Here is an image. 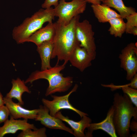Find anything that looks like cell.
Here are the masks:
<instances>
[{
  "label": "cell",
  "instance_id": "cell-16",
  "mask_svg": "<svg viewBox=\"0 0 137 137\" xmlns=\"http://www.w3.org/2000/svg\"><path fill=\"white\" fill-rule=\"evenodd\" d=\"M91 7L95 17L100 23L108 22L112 18L121 17L119 14L104 4H92Z\"/></svg>",
  "mask_w": 137,
  "mask_h": 137
},
{
  "label": "cell",
  "instance_id": "cell-3",
  "mask_svg": "<svg viewBox=\"0 0 137 137\" xmlns=\"http://www.w3.org/2000/svg\"><path fill=\"white\" fill-rule=\"evenodd\" d=\"M58 64L48 69L34 72L25 81V83H31L40 79L47 80L49 85L45 94L46 96L56 92L67 91L73 84V77H64L60 72L65 68V65L63 64L59 65Z\"/></svg>",
  "mask_w": 137,
  "mask_h": 137
},
{
  "label": "cell",
  "instance_id": "cell-7",
  "mask_svg": "<svg viewBox=\"0 0 137 137\" xmlns=\"http://www.w3.org/2000/svg\"><path fill=\"white\" fill-rule=\"evenodd\" d=\"M121 67L127 72L126 78L130 80L137 72V48L136 44H128L121 51L119 56Z\"/></svg>",
  "mask_w": 137,
  "mask_h": 137
},
{
  "label": "cell",
  "instance_id": "cell-9",
  "mask_svg": "<svg viewBox=\"0 0 137 137\" xmlns=\"http://www.w3.org/2000/svg\"><path fill=\"white\" fill-rule=\"evenodd\" d=\"M39 109L35 121L40 122L42 124L47 128L63 130L73 134L72 129L66 126L60 119L51 116L49 110L45 106L41 105Z\"/></svg>",
  "mask_w": 137,
  "mask_h": 137
},
{
  "label": "cell",
  "instance_id": "cell-1",
  "mask_svg": "<svg viewBox=\"0 0 137 137\" xmlns=\"http://www.w3.org/2000/svg\"><path fill=\"white\" fill-rule=\"evenodd\" d=\"M80 18V15L74 17L66 25L55 22L56 32L51 59L57 57V63L60 61H63V64L66 65L75 49L80 45L75 32L76 24Z\"/></svg>",
  "mask_w": 137,
  "mask_h": 137
},
{
  "label": "cell",
  "instance_id": "cell-18",
  "mask_svg": "<svg viewBox=\"0 0 137 137\" xmlns=\"http://www.w3.org/2000/svg\"><path fill=\"white\" fill-rule=\"evenodd\" d=\"M11 82L12 87L10 91L7 94L5 97L16 99L19 103L23 105L24 103L22 98V94L25 92L30 94L31 93V91L26 85L25 81L19 78L15 79H12Z\"/></svg>",
  "mask_w": 137,
  "mask_h": 137
},
{
  "label": "cell",
  "instance_id": "cell-30",
  "mask_svg": "<svg viewBox=\"0 0 137 137\" xmlns=\"http://www.w3.org/2000/svg\"><path fill=\"white\" fill-rule=\"evenodd\" d=\"M137 133L135 132L134 134H132L131 135H130V137H137Z\"/></svg>",
  "mask_w": 137,
  "mask_h": 137
},
{
  "label": "cell",
  "instance_id": "cell-2",
  "mask_svg": "<svg viewBox=\"0 0 137 137\" xmlns=\"http://www.w3.org/2000/svg\"><path fill=\"white\" fill-rule=\"evenodd\" d=\"M113 106V121L116 133L120 137H130L129 125L131 118L137 121V107H134L128 96L115 93Z\"/></svg>",
  "mask_w": 137,
  "mask_h": 137
},
{
  "label": "cell",
  "instance_id": "cell-8",
  "mask_svg": "<svg viewBox=\"0 0 137 137\" xmlns=\"http://www.w3.org/2000/svg\"><path fill=\"white\" fill-rule=\"evenodd\" d=\"M75 32L80 46L84 48L90 53H96L94 33L89 22L87 20L81 22L78 21L76 25Z\"/></svg>",
  "mask_w": 137,
  "mask_h": 137
},
{
  "label": "cell",
  "instance_id": "cell-20",
  "mask_svg": "<svg viewBox=\"0 0 137 137\" xmlns=\"http://www.w3.org/2000/svg\"><path fill=\"white\" fill-rule=\"evenodd\" d=\"M110 27L108 31L110 35L115 37L121 38L125 32V23L121 17L112 18L108 22Z\"/></svg>",
  "mask_w": 137,
  "mask_h": 137
},
{
  "label": "cell",
  "instance_id": "cell-19",
  "mask_svg": "<svg viewBox=\"0 0 137 137\" xmlns=\"http://www.w3.org/2000/svg\"><path fill=\"white\" fill-rule=\"evenodd\" d=\"M102 2L103 4L116 10L123 19L136 12L134 8L126 6L122 0H103Z\"/></svg>",
  "mask_w": 137,
  "mask_h": 137
},
{
  "label": "cell",
  "instance_id": "cell-14",
  "mask_svg": "<svg viewBox=\"0 0 137 137\" xmlns=\"http://www.w3.org/2000/svg\"><path fill=\"white\" fill-rule=\"evenodd\" d=\"M56 32L55 23H48L31 35L25 41L34 43L37 46L44 42L54 40Z\"/></svg>",
  "mask_w": 137,
  "mask_h": 137
},
{
  "label": "cell",
  "instance_id": "cell-12",
  "mask_svg": "<svg viewBox=\"0 0 137 137\" xmlns=\"http://www.w3.org/2000/svg\"><path fill=\"white\" fill-rule=\"evenodd\" d=\"M12 99L6 97H3L5 105L9 111L10 116L15 119L22 118L26 120H35L39 109L31 110L26 109L23 107L19 102H14Z\"/></svg>",
  "mask_w": 137,
  "mask_h": 137
},
{
  "label": "cell",
  "instance_id": "cell-28",
  "mask_svg": "<svg viewBox=\"0 0 137 137\" xmlns=\"http://www.w3.org/2000/svg\"><path fill=\"white\" fill-rule=\"evenodd\" d=\"M128 33L132 34L135 36H137V27L133 28L129 31Z\"/></svg>",
  "mask_w": 137,
  "mask_h": 137
},
{
  "label": "cell",
  "instance_id": "cell-4",
  "mask_svg": "<svg viewBox=\"0 0 137 137\" xmlns=\"http://www.w3.org/2000/svg\"><path fill=\"white\" fill-rule=\"evenodd\" d=\"M55 16L54 8L52 7L40 9L31 17L26 18L20 25L14 27L12 31L13 39L18 44L25 42L44 23L52 22Z\"/></svg>",
  "mask_w": 137,
  "mask_h": 137
},
{
  "label": "cell",
  "instance_id": "cell-11",
  "mask_svg": "<svg viewBox=\"0 0 137 137\" xmlns=\"http://www.w3.org/2000/svg\"><path fill=\"white\" fill-rule=\"evenodd\" d=\"M114 108L113 105L109 109L106 118L101 122L97 123H90L87 128L85 137L93 136L92 133L95 130L101 129L107 133L111 137H117L113 121Z\"/></svg>",
  "mask_w": 137,
  "mask_h": 137
},
{
  "label": "cell",
  "instance_id": "cell-10",
  "mask_svg": "<svg viewBox=\"0 0 137 137\" xmlns=\"http://www.w3.org/2000/svg\"><path fill=\"white\" fill-rule=\"evenodd\" d=\"M96 55V52L90 53L79 45L74 50L69 61L73 66L83 72L91 65V62L95 58Z\"/></svg>",
  "mask_w": 137,
  "mask_h": 137
},
{
  "label": "cell",
  "instance_id": "cell-13",
  "mask_svg": "<svg viewBox=\"0 0 137 137\" xmlns=\"http://www.w3.org/2000/svg\"><path fill=\"white\" fill-rule=\"evenodd\" d=\"M35 130L37 128L33 124L28 122V120H17L10 116L4 125L0 127V137H3L8 134H14L19 130L23 131L27 129Z\"/></svg>",
  "mask_w": 137,
  "mask_h": 137
},
{
  "label": "cell",
  "instance_id": "cell-26",
  "mask_svg": "<svg viewBox=\"0 0 137 137\" xmlns=\"http://www.w3.org/2000/svg\"><path fill=\"white\" fill-rule=\"evenodd\" d=\"M129 129L131 131L137 133V122L136 121L133 119L130 123L129 126Z\"/></svg>",
  "mask_w": 137,
  "mask_h": 137
},
{
  "label": "cell",
  "instance_id": "cell-21",
  "mask_svg": "<svg viewBox=\"0 0 137 137\" xmlns=\"http://www.w3.org/2000/svg\"><path fill=\"white\" fill-rule=\"evenodd\" d=\"M132 83L131 82L125 85L120 86H115L108 85V87L113 89L121 88L124 93L127 94L129 97L131 101L135 106L137 107V90L132 87Z\"/></svg>",
  "mask_w": 137,
  "mask_h": 137
},
{
  "label": "cell",
  "instance_id": "cell-15",
  "mask_svg": "<svg viewBox=\"0 0 137 137\" xmlns=\"http://www.w3.org/2000/svg\"><path fill=\"white\" fill-rule=\"evenodd\" d=\"M88 116H83L79 121L76 122L70 119L67 116L63 115L60 111L57 112L55 117L58 118L69 125L72 130L73 135L76 137H85L84 131L86 128H87L92 120Z\"/></svg>",
  "mask_w": 137,
  "mask_h": 137
},
{
  "label": "cell",
  "instance_id": "cell-25",
  "mask_svg": "<svg viewBox=\"0 0 137 137\" xmlns=\"http://www.w3.org/2000/svg\"><path fill=\"white\" fill-rule=\"evenodd\" d=\"M59 0H45L44 3L42 5V7L44 9L48 8L54 6L56 7L59 4Z\"/></svg>",
  "mask_w": 137,
  "mask_h": 137
},
{
  "label": "cell",
  "instance_id": "cell-22",
  "mask_svg": "<svg viewBox=\"0 0 137 137\" xmlns=\"http://www.w3.org/2000/svg\"><path fill=\"white\" fill-rule=\"evenodd\" d=\"M29 128L22 131L19 134L18 137H46V129L45 127L37 129L32 130Z\"/></svg>",
  "mask_w": 137,
  "mask_h": 137
},
{
  "label": "cell",
  "instance_id": "cell-24",
  "mask_svg": "<svg viewBox=\"0 0 137 137\" xmlns=\"http://www.w3.org/2000/svg\"><path fill=\"white\" fill-rule=\"evenodd\" d=\"M10 115L9 111L5 105L0 107V124L8 119Z\"/></svg>",
  "mask_w": 137,
  "mask_h": 137
},
{
  "label": "cell",
  "instance_id": "cell-5",
  "mask_svg": "<svg viewBox=\"0 0 137 137\" xmlns=\"http://www.w3.org/2000/svg\"><path fill=\"white\" fill-rule=\"evenodd\" d=\"M87 3L86 0H72L69 2L59 0L58 5L54 8L55 16L58 18L56 22L67 25L74 18L84 12Z\"/></svg>",
  "mask_w": 137,
  "mask_h": 137
},
{
  "label": "cell",
  "instance_id": "cell-6",
  "mask_svg": "<svg viewBox=\"0 0 137 137\" xmlns=\"http://www.w3.org/2000/svg\"><path fill=\"white\" fill-rule=\"evenodd\" d=\"M78 87V85L75 84L70 92L63 96H58L51 95L53 98L52 100H49L44 98L42 99L43 104L48 109L49 114L51 116H55L57 112L63 109H67L74 111L78 114L81 118L84 116H88L87 113L77 109L70 102V96L72 93L76 91Z\"/></svg>",
  "mask_w": 137,
  "mask_h": 137
},
{
  "label": "cell",
  "instance_id": "cell-27",
  "mask_svg": "<svg viewBox=\"0 0 137 137\" xmlns=\"http://www.w3.org/2000/svg\"><path fill=\"white\" fill-rule=\"evenodd\" d=\"M87 2L91 3L92 4H101L103 0H86Z\"/></svg>",
  "mask_w": 137,
  "mask_h": 137
},
{
  "label": "cell",
  "instance_id": "cell-17",
  "mask_svg": "<svg viewBox=\"0 0 137 137\" xmlns=\"http://www.w3.org/2000/svg\"><path fill=\"white\" fill-rule=\"evenodd\" d=\"M53 40L43 42L37 46V51L41 60V70L52 67L50 61L53 48Z\"/></svg>",
  "mask_w": 137,
  "mask_h": 137
},
{
  "label": "cell",
  "instance_id": "cell-29",
  "mask_svg": "<svg viewBox=\"0 0 137 137\" xmlns=\"http://www.w3.org/2000/svg\"><path fill=\"white\" fill-rule=\"evenodd\" d=\"M3 97L0 91V107L5 105Z\"/></svg>",
  "mask_w": 137,
  "mask_h": 137
},
{
  "label": "cell",
  "instance_id": "cell-23",
  "mask_svg": "<svg viewBox=\"0 0 137 137\" xmlns=\"http://www.w3.org/2000/svg\"><path fill=\"white\" fill-rule=\"evenodd\" d=\"M125 19L127 20L125 23V32L128 33L133 28L137 27V13L135 12L127 16Z\"/></svg>",
  "mask_w": 137,
  "mask_h": 137
}]
</instances>
